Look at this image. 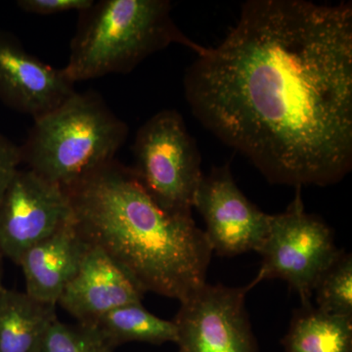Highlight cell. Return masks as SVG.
<instances>
[{"instance_id": "2", "label": "cell", "mask_w": 352, "mask_h": 352, "mask_svg": "<svg viewBox=\"0 0 352 352\" xmlns=\"http://www.w3.org/2000/svg\"><path fill=\"white\" fill-rule=\"evenodd\" d=\"M88 244L115 261L143 293L182 302L207 283L212 248L192 215L168 214L117 160L65 187Z\"/></svg>"}, {"instance_id": "6", "label": "cell", "mask_w": 352, "mask_h": 352, "mask_svg": "<svg viewBox=\"0 0 352 352\" xmlns=\"http://www.w3.org/2000/svg\"><path fill=\"white\" fill-rule=\"evenodd\" d=\"M300 189L296 188L285 212L271 214L267 237L258 252L263 256L261 266L249 287L263 280H283L300 296L302 307H307L319 276L342 250L336 245L330 227L305 210Z\"/></svg>"}, {"instance_id": "16", "label": "cell", "mask_w": 352, "mask_h": 352, "mask_svg": "<svg viewBox=\"0 0 352 352\" xmlns=\"http://www.w3.org/2000/svg\"><path fill=\"white\" fill-rule=\"evenodd\" d=\"M316 308L324 314L352 318V256L340 251L322 272L314 289Z\"/></svg>"}, {"instance_id": "5", "label": "cell", "mask_w": 352, "mask_h": 352, "mask_svg": "<svg viewBox=\"0 0 352 352\" xmlns=\"http://www.w3.org/2000/svg\"><path fill=\"white\" fill-rule=\"evenodd\" d=\"M131 168L147 193L171 214L192 215L204 173L201 154L177 111H160L145 122L132 145Z\"/></svg>"}, {"instance_id": "3", "label": "cell", "mask_w": 352, "mask_h": 352, "mask_svg": "<svg viewBox=\"0 0 352 352\" xmlns=\"http://www.w3.org/2000/svg\"><path fill=\"white\" fill-rule=\"evenodd\" d=\"M78 15L63 68L73 83L131 73L171 44L185 46L197 56L207 50L180 31L168 0H99Z\"/></svg>"}, {"instance_id": "19", "label": "cell", "mask_w": 352, "mask_h": 352, "mask_svg": "<svg viewBox=\"0 0 352 352\" xmlns=\"http://www.w3.org/2000/svg\"><path fill=\"white\" fill-rule=\"evenodd\" d=\"M22 164L20 146L0 133V203Z\"/></svg>"}, {"instance_id": "13", "label": "cell", "mask_w": 352, "mask_h": 352, "mask_svg": "<svg viewBox=\"0 0 352 352\" xmlns=\"http://www.w3.org/2000/svg\"><path fill=\"white\" fill-rule=\"evenodd\" d=\"M55 309L25 292L0 289V352H38Z\"/></svg>"}, {"instance_id": "9", "label": "cell", "mask_w": 352, "mask_h": 352, "mask_svg": "<svg viewBox=\"0 0 352 352\" xmlns=\"http://www.w3.org/2000/svg\"><path fill=\"white\" fill-rule=\"evenodd\" d=\"M193 208L203 217L204 232L212 252L219 256L258 252L267 237L271 214L259 210L243 194L228 164L204 175Z\"/></svg>"}, {"instance_id": "8", "label": "cell", "mask_w": 352, "mask_h": 352, "mask_svg": "<svg viewBox=\"0 0 352 352\" xmlns=\"http://www.w3.org/2000/svg\"><path fill=\"white\" fill-rule=\"evenodd\" d=\"M73 219L64 187L31 170H19L0 203V251L19 264L30 248Z\"/></svg>"}, {"instance_id": "18", "label": "cell", "mask_w": 352, "mask_h": 352, "mask_svg": "<svg viewBox=\"0 0 352 352\" xmlns=\"http://www.w3.org/2000/svg\"><path fill=\"white\" fill-rule=\"evenodd\" d=\"M94 0H19L17 6L25 13L48 16L55 14L78 11V13L91 6Z\"/></svg>"}, {"instance_id": "12", "label": "cell", "mask_w": 352, "mask_h": 352, "mask_svg": "<svg viewBox=\"0 0 352 352\" xmlns=\"http://www.w3.org/2000/svg\"><path fill=\"white\" fill-rule=\"evenodd\" d=\"M89 244L73 219L23 254L19 264L25 293L56 307L67 285L75 277Z\"/></svg>"}, {"instance_id": "11", "label": "cell", "mask_w": 352, "mask_h": 352, "mask_svg": "<svg viewBox=\"0 0 352 352\" xmlns=\"http://www.w3.org/2000/svg\"><path fill=\"white\" fill-rule=\"evenodd\" d=\"M142 289L99 248L89 244L80 268L57 305L76 319L92 326L116 308L141 303Z\"/></svg>"}, {"instance_id": "17", "label": "cell", "mask_w": 352, "mask_h": 352, "mask_svg": "<svg viewBox=\"0 0 352 352\" xmlns=\"http://www.w3.org/2000/svg\"><path fill=\"white\" fill-rule=\"evenodd\" d=\"M38 352H113L94 328L55 320Z\"/></svg>"}, {"instance_id": "15", "label": "cell", "mask_w": 352, "mask_h": 352, "mask_svg": "<svg viewBox=\"0 0 352 352\" xmlns=\"http://www.w3.org/2000/svg\"><path fill=\"white\" fill-rule=\"evenodd\" d=\"M88 327L94 328L113 349L126 342L162 344H175L177 340L175 322L152 314L142 303H131L116 308Z\"/></svg>"}, {"instance_id": "14", "label": "cell", "mask_w": 352, "mask_h": 352, "mask_svg": "<svg viewBox=\"0 0 352 352\" xmlns=\"http://www.w3.org/2000/svg\"><path fill=\"white\" fill-rule=\"evenodd\" d=\"M285 352H352V318L302 307L292 319Z\"/></svg>"}, {"instance_id": "10", "label": "cell", "mask_w": 352, "mask_h": 352, "mask_svg": "<svg viewBox=\"0 0 352 352\" xmlns=\"http://www.w3.org/2000/svg\"><path fill=\"white\" fill-rule=\"evenodd\" d=\"M75 83L59 69L28 52L12 32L0 30V102L36 120L75 94Z\"/></svg>"}, {"instance_id": "7", "label": "cell", "mask_w": 352, "mask_h": 352, "mask_svg": "<svg viewBox=\"0 0 352 352\" xmlns=\"http://www.w3.org/2000/svg\"><path fill=\"white\" fill-rule=\"evenodd\" d=\"M250 289L206 283L180 302L178 352H258L245 309Z\"/></svg>"}, {"instance_id": "4", "label": "cell", "mask_w": 352, "mask_h": 352, "mask_svg": "<svg viewBox=\"0 0 352 352\" xmlns=\"http://www.w3.org/2000/svg\"><path fill=\"white\" fill-rule=\"evenodd\" d=\"M129 126L98 92H75L59 107L34 120L24 144L28 170L62 187L116 160Z\"/></svg>"}, {"instance_id": "20", "label": "cell", "mask_w": 352, "mask_h": 352, "mask_svg": "<svg viewBox=\"0 0 352 352\" xmlns=\"http://www.w3.org/2000/svg\"><path fill=\"white\" fill-rule=\"evenodd\" d=\"M3 254L0 251V289L4 288L3 286Z\"/></svg>"}, {"instance_id": "1", "label": "cell", "mask_w": 352, "mask_h": 352, "mask_svg": "<svg viewBox=\"0 0 352 352\" xmlns=\"http://www.w3.org/2000/svg\"><path fill=\"white\" fill-rule=\"evenodd\" d=\"M208 131L268 182L302 188L352 168V6L251 0L185 72Z\"/></svg>"}]
</instances>
